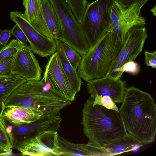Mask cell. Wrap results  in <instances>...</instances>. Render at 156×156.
Instances as JSON below:
<instances>
[{
  "label": "cell",
  "mask_w": 156,
  "mask_h": 156,
  "mask_svg": "<svg viewBox=\"0 0 156 156\" xmlns=\"http://www.w3.org/2000/svg\"><path fill=\"white\" fill-rule=\"evenodd\" d=\"M119 111L127 132L143 144L155 140L156 105L151 95L139 88L127 87Z\"/></svg>",
  "instance_id": "cell-1"
},
{
  "label": "cell",
  "mask_w": 156,
  "mask_h": 156,
  "mask_svg": "<svg viewBox=\"0 0 156 156\" xmlns=\"http://www.w3.org/2000/svg\"><path fill=\"white\" fill-rule=\"evenodd\" d=\"M82 112L83 130L91 144L103 146L122 138L128 133L119 111L93 105L90 97Z\"/></svg>",
  "instance_id": "cell-2"
},
{
  "label": "cell",
  "mask_w": 156,
  "mask_h": 156,
  "mask_svg": "<svg viewBox=\"0 0 156 156\" xmlns=\"http://www.w3.org/2000/svg\"><path fill=\"white\" fill-rule=\"evenodd\" d=\"M41 80H25L10 94L4 103L5 109L16 106L30 109L48 115H60L63 108L72 102L52 92L45 91Z\"/></svg>",
  "instance_id": "cell-3"
},
{
  "label": "cell",
  "mask_w": 156,
  "mask_h": 156,
  "mask_svg": "<svg viewBox=\"0 0 156 156\" xmlns=\"http://www.w3.org/2000/svg\"><path fill=\"white\" fill-rule=\"evenodd\" d=\"M123 44L115 31L105 33L82 56L77 69L80 76L87 82L106 76Z\"/></svg>",
  "instance_id": "cell-4"
},
{
  "label": "cell",
  "mask_w": 156,
  "mask_h": 156,
  "mask_svg": "<svg viewBox=\"0 0 156 156\" xmlns=\"http://www.w3.org/2000/svg\"><path fill=\"white\" fill-rule=\"evenodd\" d=\"M114 0H96L87 5L80 24L90 47L108 31Z\"/></svg>",
  "instance_id": "cell-5"
},
{
  "label": "cell",
  "mask_w": 156,
  "mask_h": 156,
  "mask_svg": "<svg viewBox=\"0 0 156 156\" xmlns=\"http://www.w3.org/2000/svg\"><path fill=\"white\" fill-rule=\"evenodd\" d=\"M60 20L61 35L59 40L75 49L82 56L90 47L81 27L66 0H49Z\"/></svg>",
  "instance_id": "cell-6"
},
{
  "label": "cell",
  "mask_w": 156,
  "mask_h": 156,
  "mask_svg": "<svg viewBox=\"0 0 156 156\" xmlns=\"http://www.w3.org/2000/svg\"><path fill=\"white\" fill-rule=\"evenodd\" d=\"M12 148L16 149L45 131H57L62 119L60 115H43L30 123L14 124L2 116Z\"/></svg>",
  "instance_id": "cell-7"
},
{
  "label": "cell",
  "mask_w": 156,
  "mask_h": 156,
  "mask_svg": "<svg viewBox=\"0 0 156 156\" xmlns=\"http://www.w3.org/2000/svg\"><path fill=\"white\" fill-rule=\"evenodd\" d=\"M148 37L147 29L144 26H134L132 27L106 75L118 78V74L121 67L125 63L134 61L142 51Z\"/></svg>",
  "instance_id": "cell-8"
},
{
  "label": "cell",
  "mask_w": 156,
  "mask_h": 156,
  "mask_svg": "<svg viewBox=\"0 0 156 156\" xmlns=\"http://www.w3.org/2000/svg\"><path fill=\"white\" fill-rule=\"evenodd\" d=\"M10 18L25 35L34 53L41 57L50 56L56 51L55 41H51L40 34L29 23L20 11L10 12Z\"/></svg>",
  "instance_id": "cell-9"
},
{
  "label": "cell",
  "mask_w": 156,
  "mask_h": 156,
  "mask_svg": "<svg viewBox=\"0 0 156 156\" xmlns=\"http://www.w3.org/2000/svg\"><path fill=\"white\" fill-rule=\"evenodd\" d=\"M87 82L90 98L96 97L109 98L115 104L122 102L127 88L126 81L108 75Z\"/></svg>",
  "instance_id": "cell-10"
},
{
  "label": "cell",
  "mask_w": 156,
  "mask_h": 156,
  "mask_svg": "<svg viewBox=\"0 0 156 156\" xmlns=\"http://www.w3.org/2000/svg\"><path fill=\"white\" fill-rule=\"evenodd\" d=\"M58 135L57 131L44 132L17 149L23 155H59Z\"/></svg>",
  "instance_id": "cell-11"
},
{
  "label": "cell",
  "mask_w": 156,
  "mask_h": 156,
  "mask_svg": "<svg viewBox=\"0 0 156 156\" xmlns=\"http://www.w3.org/2000/svg\"><path fill=\"white\" fill-rule=\"evenodd\" d=\"M42 71L38 61L27 45H23L14 56L11 73L26 80H40Z\"/></svg>",
  "instance_id": "cell-12"
},
{
  "label": "cell",
  "mask_w": 156,
  "mask_h": 156,
  "mask_svg": "<svg viewBox=\"0 0 156 156\" xmlns=\"http://www.w3.org/2000/svg\"><path fill=\"white\" fill-rule=\"evenodd\" d=\"M90 145V156H114L135 152L144 144L128 132L122 138L103 146Z\"/></svg>",
  "instance_id": "cell-13"
},
{
  "label": "cell",
  "mask_w": 156,
  "mask_h": 156,
  "mask_svg": "<svg viewBox=\"0 0 156 156\" xmlns=\"http://www.w3.org/2000/svg\"><path fill=\"white\" fill-rule=\"evenodd\" d=\"M53 79L62 98L72 102L76 93L71 86L62 69L56 51L51 55L45 66Z\"/></svg>",
  "instance_id": "cell-14"
},
{
  "label": "cell",
  "mask_w": 156,
  "mask_h": 156,
  "mask_svg": "<svg viewBox=\"0 0 156 156\" xmlns=\"http://www.w3.org/2000/svg\"><path fill=\"white\" fill-rule=\"evenodd\" d=\"M25 17L37 31L51 41L53 38L44 18L41 0H23Z\"/></svg>",
  "instance_id": "cell-15"
},
{
  "label": "cell",
  "mask_w": 156,
  "mask_h": 156,
  "mask_svg": "<svg viewBox=\"0 0 156 156\" xmlns=\"http://www.w3.org/2000/svg\"><path fill=\"white\" fill-rule=\"evenodd\" d=\"M43 115L30 109L12 106L4 109L2 116L12 124L19 125L33 122Z\"/></svg>",
  "instance_id": "cell-16"
},
{
  "label": "cell",
  "mask_w": 156,
  "mask_h": 156,
  "mask_svg": "<svg viewBox=\"0 0 156 156\" xmlns=\"http://www.w3.org/2000/svg\"><path fill=\"white\" fill-rule=\"evenodd\" d=\"M57 45L56 52L60 65L67 79L75 91L79 92L82 83L81 78L68 60L65 53L63 42L59 40H55Z\"/></svg>",
  "instance_id": "cell-17"
},
{
  "label": "cell",
  "mask_w": 156,
  "mask_h": 156,
  "mask_svg": "<svg viewBox=\"0 0 156 156\" xmlns=\"http://www.w3.org/2000/svg\"><path fill=\"white\" fill-rule=\"evenodd\" d=\"M41 3L48 27L53 39L59 40L61 35V27L54 7L49 0H41Z\"/></svg>",
  "instance_id": "cell-18"
},
{
  "label": "cell",
  "mask_w": 156,
  "mask_h": 156,
  "mask_svg": "<svg viewBox=\"0 0 156 156\" xmlns=\"http://www.w3.org/2000/svg\"><path fill=\"white\" fill-rule=\"evenodd\" d=\"M25 80L23 78L13 74L0 76V101L4 103L11 93Z\"/></svg>",
  "instance_id": "cell-19"
},
{
  "label": "cell",
  "mask_w": 156,
  "mask_h": 156,
  "mask_svg": "<svg viewBox=\"0 0 156 156\" xmlns=\"http://www.w3.org/2000/svg\"><path fill=\"white\" fill-rule=\"evenodd\" d=\"M23 45L18 40L13 39L0 49V61L6 58L15 56Z\"/></svg>",
  "instance_id": "cell-20"
},
{
  "label": "cell",
  "mask_w": 156,
  "mask_h": 156,
  "mask_svg": "<svg viewBox=\"0 0 156 156\" xmlns=\"http://www.w3.org/2000/svg\"><path fill=\"white\" fill-rule=\"evenodd\" d=\"M78 21L80 23L87 5V0H66Z\"/></svg>",
  "instance_id": "cell-21"
},
{
  "label": "cell",
  "mask_w": 156,
  "mask_h": 156,
  "mask_svg": "<svg viewBox=\"0 0 156 156\" xmlns=\"http://www.w3.org/2000/svg\"><path fill=\"white\" fill-rule=\"evenodd\" d=\"M63 45L68 60L73 68L77 70L81 62L82 56L75 49L66 44L63 42Z\"/></svg>",
  "instance_id": "cell-22"
},
{
  "label": "cell",
  "mask_w": 156,
  "mask_h": 156,
  "mask_svg": "<svg viewBox=\"0 0 156 156\" xmlns=\"http://www.w3.org/2000/svg\"><path fill=\"white\" fill-rule=\"evenodd\" d=\"M140 71L139 65L134 61L127 62L124 64L119 70L118 78L120 79L122 74L126 72L132 75L138 74Z\"/></svg>",
  "instance_id": "cell-23"
},
{
  "label": "cell",
  "mask_w": 156,
  "mask_h": 156,
  "mask_svg": "<svg viewBox=\"0 0 156 156\" xmlns=\"http://www.w3.org/2000/svg\"><path fill=\"white\" fill-rule=\"evenodd\" d=\"M0 146L8 150L12 149L2 117H0Z\"/></svg>",
  "instance_id": "cell-24"
},
{
  "label": "cell",
  "mask_w": 156,
  "mask_h": 156,
  "mask_svg": "<svg viewBox=\"0 0 156 156\" xmlns=\"http://www.w3.org/2000/svg\"><path fill=\"white\" fill-rule=\"evenodd\" d=\"M90 98L93 105H102L107 108L119 111L116 104L114 103L109 98L96 97L93 99Z\"/></svg>",
  "instance_id": "cell-25"
},
{
  "label": "cell",
  "mask_w": 156,
  "mask_h": 156,
  "mask_svg": "<svg viewBox=\"0 0 156 156\" xmlns=\"http://www.w3.org/2000/svg\"><path fill=\"white\" fill-rule=\"evenodd\" d=\"M14 56L6 58L0 61V76L12 74L11 69Z\"/></svg>",
  "instance_id": "cell-26"
},
{
  "label": "cell",
  "mask_w": 156,
  "mask_h": 156,
  "mask_svg": "<svg viewBox=\"0 0 156 156\" xmlns=\"http://www.w3.org/2000/svg\"><path fill=\"white\" fill-rule=\"evenodd\" d=\"M11 34L14 36L23 45H27V39L21 29L16 24H15L11 30Z\"/></svg>",
  "instance_id": "cell-27"
},
{
  "label": "cell",
  "mask_w": 156,
  "mask_h": 156,
  "mask_svg": "<svg viewBox=\"0 0 156 156\" xmlns=\"http://www.w3.org/2000/svg\"><path fill=\"white\" fill-rule=\"evenodd\" d=\"M145 64L153 68L156 67V51L150 52L147 51L144 52Z\"/></svg>",
  "instance_id": "cell-28"
},
{
  "label": "cell",
  "mask_w": 156,
  "mask_h": 156,
  "mask_svg": "<svg viewBox=\"0 0 156 156\" xmlns=\"http://www.w3.org/2000/svg\"><path fill=\"white\" fill-rule=\"evenodd\" d=\"M11 30H0V43L4 46L7 44V43L11 35Z\"/></svg>",
  "instance_id": "cell-29"
},
{
  "label": "cell",
  "mask_w": 156,
  "mask_h": 156,
  "mask_svg": "<svg viewBox=\"0 0 156 156\" xmlns=\"http://www.w3.org/2000/svg\"><path fill=\"white\" fill-rule=\"evenodd\" d=\"M117 3L124 8L130 6L138 0H114Z\"/></svg>",
  "instance_id": "cell-30"
},
{
  "label": "cell",
  "mask_w": 156,
  "mask_h": 156,
  "mask_svg": "<svg viewBox=\"0 0 156 156\" xmlns=\"http://www.w3.org/2000/svg\"><path fill=\"white\" fill-rule=\"evenodd\" d=\"M12 153V149L8 150L0 146V155H7Z\"/></svg>",
  "instance_id": "cell-31"
},
{
  "label": "cell",
  "mask_w": 156,
  "mask_h": 156,
  "mask_svg": "<svg viewBox=\"0 0 156 156\" xmlns=\"http://www.w3.org/2000/svg\"><path fill=\"white\" fill-rule=\"evenodd\" d=\"M4 109V103L0 101V117L2 116Z\"/></svg>",
  "instance_id": "cell-32"
},
{
  "label": "cell",
  "mask_w": 156,
  "mask_h": 156,
  "mask_svg": "<svg viewBox=\"0 0 156 156\" xmlns=\"http://www.w3.org/2000/svg\"><path fill=\"white\" fill-rule=\"evenodd\" d=\"M156 5H155L153 8H152L151 10V11L153 14V15L154 16H156Z\"/></svg>",
  "instance_id": "cell-33"
},
{
  "label": "cell",
  "mask_w": 156,
  "mask_h": 156,
  "mask_svg": "<svg viewBox=\"0 0 156 156\" xmlns=\"http://www.w3.org/2000/svg\"><path fill=\"white\" fill-rule=\"evenodd\" d=\"M2 44L0 43V49L2 46Z\"/></svg>",
  "instance_id": "cell-34"
}]
</instances>
